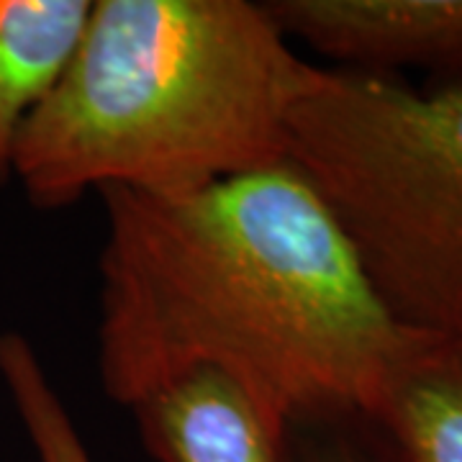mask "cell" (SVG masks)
<instances>
[{
	"label": "cell",
	"instance_id": "1",
	"mask_svg": "<svg viewBox=\"0 0 462 462\" xmlns=\"http://www.w3.org/2000/svg\"><path fill=\"white\" fill-rule=\"evenodd\" d=\"M100 199L98 370L114 403L218 370L285 437L370 421L434 337L391 314L291 160L175 199L121 188Z\"/></svg>",
	"mask_w": 462,
	"mask_h": 462
},
{
	"label": "cell",
	"instance_id": "2",
	"mask_svg": "<svg viewBox=\"0 0 462 462\" xmlns=\"http://www.w3.org/2000/svg\"><path fill=\"white\" fill-rule=\"evenodd\" d=\"M311 65L249 0H93L14 154L36 208L88 190L188 196L288 160Z\"/></svg>",
	"mask_w": 462,
	"mask_h": 462
},
{
	"label": "cell",
	"instance_id": "3",
	"mask_svg": "<svg viewBox=\"0 0 462 462\" xmlns=\"http://www.w3.org/2000/svg\"><path fill=\"white\" fill-rule=\"evenodd\" d=\"M288 132L391 314L462 339V80L311 65Z\"/></svg>",
	"mask_w": 462,
	"mask_h": 462
},
{
	"label": "cell",
	"instance_id": "4",
	"mask_svg": "<svg viewBox=\"0 0 462 462\" xmlns=\"http://www.w3.org/2000/svg\"><path fill=\"white\" fill-rule=\"evenodd\" d=\"M285 39L337 67L396 75L421 67L462 80V0H267Z\"/></svg>",
	"mask_w": 462,
	"mask_h": 462
},
{
	"label": "cell",
	"instance_id": "5",
	"mask_svg": "<svg viewBox=\"0 0 462 462\" xmlns=\"http://www.w3.org/2000/svg\"><path fill=\"white\" fill-rule=\"evenodd\" d=\"M157 462H291L288 439L218 370H193L132 406Z\"/></svg>",
	"mask_w": 462,
	"mask_h": 462
},
{
	"label": "cell",
	"instance_id": "6",
	"mask_svg": "<svg viewBox=\"0 0 462 462\" xmlns=\"http://www.w3.org/2000/svg\"><path fill=\"white\" fill-rule=\"evenodd\" d=\"M93 0H0V185L29 116L60 83L83 39Z\"/></svg>",
	"mask_w": 462,
	"mask_h": 462
},
{
	"label": "cell",
	"instance_id": "7",
	"mask_svg": "<svg viewBox=\"0 0 462 462\" xmlns=\"http://www.w3.org/2000/svg\"><path fill=\"white\" fill-rule=\"evenodd\" d=\"M403 462H462V339L431 337L370 416Z\"/></svg>",
	"mask_w": 462,
	"mask_h": 462
},
{
	"label": "cell",
	"instance_id": "8",
	"mask_svg": "<svg viewBox=\"0 0 462 462\" xmlns=\"http://www.w3.org/2000/svg\"><path fill=\"white\" fill-rule=\"evenodd\" d=\"M0 378L39 462H93L32 342L16 331L0 334Z\"/></svg>",
	"mask_w": 462,
	"mask_h": 462
},
{
	"label": "cell",
	"instance_id": "9",
	"mask_svg": "<svg viewBox=\"0 0 462 462\" xmlns=\"http://www.w3.org/2000/svg\"><path fill=\"white\" fill-rule=\"evenodd\" d=\"M300 445L298 462H403L385 434L367 419L314 427Z\"/></svg>",
	"mask_w": 462,
	"mask_h": 462
}]
</instances>
